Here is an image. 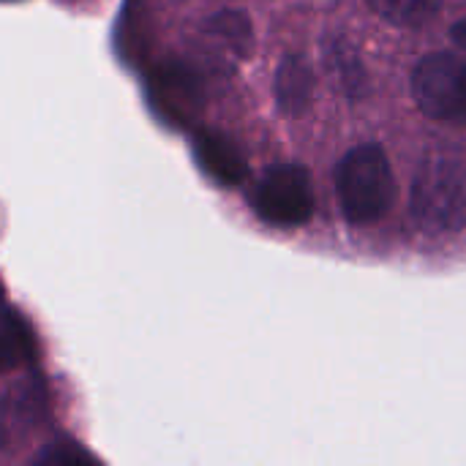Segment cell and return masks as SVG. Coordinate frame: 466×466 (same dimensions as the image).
<instances>
[{
	"label": "cell",
	"instance_id": "obj_6",
	"mask_svg": "<svg viewBox=\"0 0 466 466\" xmlns=\"http://www.w3.org/2000/svg\"><path fill=\"white\" fill-rule=\"evenodd\" d=\"M194 156L202 172L218 186H240L248 177V164L240 147L221 131H197Z\"/></svg>",
	"mask_w": 466,
	"mask_h": 466
},
{
	"label": "cell",
	"instance_id": "obj_12",
	"mask_svg": "<svg viewBox=\"0 0 466 466\" xmlns=\"http://www.w3.org/2000/svg\"><path fill=\"white\" fill-rule=\"evenodd\" d=\"M369 5L399 27H420L440 14L442 0H369Z\"/></svg>",
	"mask_w": 466,
	"mask_h": 466
},
{
	"label": "cell",
	"instance_id": "obj_15",
	"mask_svg": "<svg viewBox=\"0 0 466 466\" xmlns=\"http://www.w3.org/2000/svg\"><path fill=\"white\" fill-rule=\"evenodd\" d=\"M0 306H3V289H0Z\"/></svg>",
	"mask_w": 466,
	"mask_h": 466
},
{
	"label": "cell",
	"instance_id": "obj_10",
	"mask_svg": "<svg viewBox=\"0 0 466 466\" xmlns=\"http://www.w3.org/2000/svg\"><path fill=\"white\" fill-rule=\"evenodd\" d=\"M35 352V339L27 322L14 311L0 306V374L19 369Z\"/></svg>",
	"mask_w": 466,
	"mask_h": 466
},
{
	"label": "cell",
	"instance_id": "obj_8",
	"mask_svg": "<svg viewBox=\"0 0 466 466\" xmlns=\"http://www.w3.org/2000/svg\"><path fill=\"white\" fill-rule=\"evenodd\" d=\"M41 388L38 385H19L8 396L0 399V437H27L41 415Z\"/></svg>",
	"mask_w": 466,
	"mask_h": 466
},
{
	"label": "cell",
	"instance_id": "obj_13",
	"mask_svg": "<svg viewBox=\"0 0 466 466\" xmlns=\"http://www.w3.org/2000/svg\"><path fill=\"white\" fill-rule=\"evenodd\" d=\"M38 464H93L96 459L87 453V451H82L79 445H74V442H55L52 448H46L38 459H35Z\"/></svg>",
	"mask_w": 466,
	"mask_h": 466
},
{
	"label": "cell",
	"instance_id": "obj_9",
	"mask_svg": "<svg viewBox=\"0 0 466 466\" xmlns=\"http://www.w3.org/2000/svg\"><path fill=\"white\" fill-rule=\"evenodd\" d=\"M325 63L328 71L333 74V82L350 96V98H360L366 93V74H363V63L358 57V49L341 38L333 35L330 41H325Z\"/></svg>",
	"mask_w": 466,
	"mask_h": 466
},
{
	"label": "cell",
	"instance_id": "obj_7",
	"mask_svg": "<svg viewBox=\"0 0 466 466\" xmlns=\"http://www.w3.org/2000/svg\"><path fill=\"white\" fill-rule=\"evenodd\" d=\"M314 98V71L300 55H287L276 71V104L284 115L300 117Z\"/></svg>",
	"mask_w": 466,
	"mask_h": 466
},
{
	"label": "cell",
	"instance_id": "obj_2",
	"mask_svg": "<svg viewBox=\"0 0 466 466\" xmlns=\"http://www.w3.org/2000/svg\"><path fill=\"white\" fill-rule=\"evenodd\" d=\"M412 216L429 232H453L466 224V172L445 158L426 161L412 186Z\"/></svg>",
	"mask_w": 466,
	"mask_h": 466
},
{
	"label": "cell",
	"instance_id": "obj_1",
	"mask_svg": "<svg viewBox=\"0 0 466 466\" xmlns=\"http://www.w3.org/2000/svg\"><path fill=\"white\" fill-rule=\"evenodd\" d=\"M336 191L344 216L352 224L380 221L396 197L390 161L377 142L352 147L336 169Z\"/></svg>",
	"mask_w": 466,
	"mask_h": 466
},
{
	"label": "cell",
	"instance_id": "obj_14",
	"mask_svg": "<svg viewBox=\"0 0 466 466\" xmlns=\"http://www.w3.org/2000/svg\"><path fill=\"white\" fill-rule=\"evenodd\" d=\"M453 41H456L461 49H466V19H461V22H456V25H453Z\"/></svg>",
	"mask_w": 466,
	"mask_h": 466
},
{
	"label": "cell",
	"instance_id": "obj_11",
	"mask_svg": "<svg viewBox=\"0 0 466 466\" xmlns=\"http://www.w3.org/2000/svg\"><path fill=\"white\" fill-rule=\"evenodd\" d=\"M205 33L216 41H221L232 55L238 57H246L251 44H254V33H251V22L243 11H218L216 16L208 19L205 25Z\"/></svg>",
	"mask_w": 466,
	"mask_h": 466
},
{
	"label": "cell",
	"instance_id": "obj_5",
	"mask_svg": "<svg viewBox=\"0 0 466 466\" xmlns=\"http://www.w3.org/2000/svg\"><path fill=\"white\" fill-rule=\"evenodd\" d=\"M199 71L183 60H164L150 71V104L161 117L186 126L202 106Z\"/></svg>",
	"mask_w": 466,
	"mask_h": 466
},
{
	"label": "cell",
	"instance_id": "obj_3",
	"mask_svg": "<svg viewBox=\"0 0 466 466\" xmlns=\"http://www.w3.org/2000/svg\"><path fill=\"white\" fill-rule=\"evenodd\" d=\"M412 93L429 117L466 126L464 57L453 52H434L423 57L412 74Z\"/></svg>",
	"mask_w": 466,
	"mask_h": 466
},
{
	"label": "cell",
	"instance_id": "obj_4",
	"mask_svg": "<svg viewBox=\"0 0 466 466\" xmlns=\"http://www.w3.org/2000/svg\"><path fill=\"white\" fill-rule=\"evenodd\" d=\"M254 213L273 227H300L314 213V186L303 167L276 164L251 191Z\"/></svg>",
	"mask_w": 466,
	"mask_h": 466
}]
</instances>
